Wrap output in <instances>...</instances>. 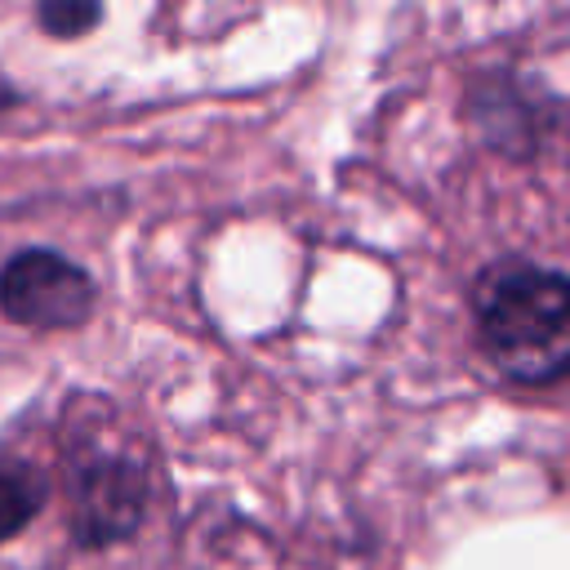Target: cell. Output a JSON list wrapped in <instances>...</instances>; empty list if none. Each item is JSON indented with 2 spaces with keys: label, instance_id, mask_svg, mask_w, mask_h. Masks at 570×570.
Wrapping results in <instances>:
<instances>
[{
  "label": "cell",
  "instance_id": "obj_3",
  "mask_svg": "<svg viewBox=\"0 0 570 570\" xmlns=\"http://www.w3.org/2000/svg\"><path fill=\"white\" fill-rule=\"evenodd\" d=\"M147 512V472L125 454H94L71 468V534L80 548L129 539Z\"/></svg>",
  "mask_w": 570,
  "mask_h": 570
},
{
  "label": "cell",
  "instance_id": "obj_6",
  "mask_svg": "<svg viewBox=\"0 0 570 570\" xmlns=\"http://www.w3.org/2000/svg\"><path fill=\"white\" fill-rule=\"evenodd\" d=\"M13 102H18V89H9V85H4V76H0V111H4V107H13Z\"/></svg>",
  "mask_w": 570,
  "mask_h": 570
},
{
  "label": "cell",
  "instance_id": "obj_5",
  "mask_svg": "<svg viewBox=\"0 0 570 570\" xmlns=\"http://www.w3.org/2000/svg\"><path fill=\"white\" fill-rule=\"evenodd\" d=\"M36 22L53 40H71V36H85L102 22V4H94V0H45L36 9Z\"/></svg>",
  "mask_w": 570,
  "mask_h": 570
},
{
  "label": "cell",
  "instance_id": "obj_1",
  "mask_svg": "<svg viewBox=\"0 0 570 570\" xmlns=\"http://www.w3.org/2000/svg\"><path fill=\"white\" fill-rule=\"evenodd\" d=\"M476 338L512 383H552L570 365V285L552 267L499 263L472 289Z\"/></svg>",
  "mask_w": 570,
  "mask_h": 570
},
{
  "label": "cell",
  "instance_id": "obj_4",
  "mask_svg": "<svg viewBox=\"0 0 570 570\" xmlns=\"http://www.w3.org/2000/svg\"><path fill=\"white\" fill-rule=\"evenodd\" d=\"M40 481H31L22 468H0V543L13 539L40 512Z\"/></svg>",
  "mask_w": 570,
  "mask_h": 570
},
{
  "label": "cell",
  "instance_id": "obj_2",
  "mask_svg": "<svg viewBox=\"0 0 570 570\" xmlns=\"http://www.w3.org/2000/svg\"><path fill=\"white\" fill-rule=\"evenodd\" d=\"M94 276L58 249H18L0 267V312L27 330H76L94 316Z\"/></svg>",
  "mask_w": 570,
  "mask_h": 570
}]
</instances>
